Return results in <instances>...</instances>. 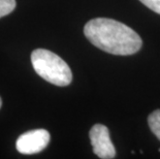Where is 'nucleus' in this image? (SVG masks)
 I'll return each mask as SVG.
<instances>
[{"mask_svg": "<svg viewBox=\"0 0 160 159\" xmlns=\"http://www.w3.org/2000/svg\"><path fill=\"white\" fill-rule=\"evenodd\" d=\"M84 34L92 45L113 55H132L142 45V38L133 29L113 19L90 20L84 27Z\"/></svg>", "mask_w": 160, "mask_h": 159, "instance_id": "f257e3e1", "label": "nucleus"}, {"mask_svg": "<svg viewBox=\"0 0 160 159\" xmlns=\"http://www.w3.org/2000/svg\"><path fill=\"white\" fill-rule=\"evenodd\" d=\"M31 63L35 72L47 82L56 86H68L72 80V73L62 58L46 49L34 50L31 54Z\"/></svg>", "mask_w": 160, "mask_h": 159, "instance_id": "f03ea898", "label": "nucleus"}, {"mask_svg": "<svg viewBox=\"0 0 160 159\" xmlns=\"http://www.w3.org/2000/svg\"><path fill=\"white\" fill-rule=\"evenodd\" d=\"M51 135L46 129L30 130L20 135L16 147L21 154L32 155L42 152L50 143Z\"/></svg>", "mask_w": 160, "mask_h": 159, "instance_id": "7ed1b4c3", "label": "nucleus"}, {"mask_svg": "<svg viewBox=\"0 0 160 159\" xmlns=\"http://www.w3.org/2000/svg\"><path fill=\"white\" fill-rule=\"evenodd\" d=\"M93 152L101 159H113L116 150L111 141L110 131L102 124H95L89 132Z\"/></svg>", "mask_w": 160, "mask_h": 159, "instance_id": "20e7f679", "label": "nucleus"}, {"mask_svg": "<svg viewBox=\"0 0 160 159\" xmlns=\"http://www.w3.org/2000/svg\"><path fill=\"white\" fill-rule=\"evenodd\" d=\"M148 124L150 129L160 141V110H156L148 117Z\"/></svg>", "mask_w": 160, "mask_h": 159, "instance_id": "39448f33", "label": "nucleus"}, {"mask_svg": "<svg viewBox=\"0 0 160 159\" xmlns=\"http://www.w3.org/2000/svg\"><path fill=\"white\" fill-rule=\"evenodd\" d=\"M16 7V0H0V18L8 16Z\"/></svg>", "mask_w": 160, "mask_h": 159, "instance_id": "423d86ee", "label": "nucleus"}, {"mask_svg": "<svg viewBox=\"0 0 160 159\" xmlns=\"http://www.w3.org/2000/svg\"><path fill=\"white\" fill-rule=\"evenodd\" d=\"M142 4L160 15V0H139Z\"/></svg>", "mask_w": 160, "mask_h": 159, "instance_id": "0eeeda50", "label": "nucleus"}, {"mask_svg": "<svg viewBox=\"0 0 160 159\" xmlns=\"http://www.w3.org/2000/svg\"><path fill=\"white\" fill-rule=\"evenodd\" d=\"M2 106V100H1V97H0V107Z\"/></svg>", "mask_w": 160, "mask_h": 159, "instance_id": "6e6552de", "label": "nucleus"}]
</instances>
